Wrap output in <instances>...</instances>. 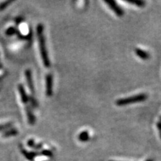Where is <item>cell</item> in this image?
Instances as JSON below:
<instances>
[{
    "label": "cell",
    "instance_id": "cell-8",
    "mask_svg": "<svg viewBox=\"0 0 161 161\" xmlns=\"http://www.w3.org/2000/svg\"><path fill=\"white\" fill-rule=\"evenodd\" d=\"M26 77L27 79L28 80V84H29V87L32 90H34V87H33V83H32V77H31V73L30 71H28L26 72Z\"/></svg>",
    "mask_w": 161,
    "mask_h": 161
},
{
    "label": "cell",
    "instance_id": "cell-4",
    "mask_svg": "<svg viewBox=\"0 0 161 161\" xmlns=\"http://www.w3.org/2000/svg\"><path fill=\"white\" fill-rule=\"evenodd\" d=\"M52 75L48 74L46 77V89H47V95L51 96L52 94Z\"/></svg>",
    "mask_w": 161,
    "mask_h": 161
},
{
    "label": "cell",
    "instance_id": "cell-5",
    "mask_svg": "<svg viewBox=\"0 0 161 161\" xmlns=\"http://www.w3.org/2000/svg\"><path fill=\"white\" fill-rule=\"evenodd\" d=\"M135 53L139 58H140L142 60H148L150 58L149 53L146 50L141 49V48H136L135 49Z\"/></svg>",
    "mask_w": 161,
    "mask_h": 161
},
{
    "label": "cell",
    "instance_id": "cell-7",
    "mask_svg": "<svg viewBox=\"0 0 161 161\" xmlns=\"http://www.w3.org/2000/svg\"><path fill=\"white\" fill-rule=\"evenodd\" d=\"M89 132L87 131H82V132L80 133L79 136V140L83 141V142L87 141L89 140Z\"/></svg>",
    "mask_w": 161,
    "mask_h": 161
},
{
    "label": "cell",
    "instance_id": "cell-1",
    "mask_svg": "<svg viewBox=\"0 0 161 161\" xmlns=\"http://www.w3.org/2000/svg\"><path fill=\"white\" fill-rule=\"evenodd\" d=\"M37 33L38 35L40 50V53H41L42 61L43 63H44V66L48 68V67L50 66V62L48 55L47 47H46V41L44 36V28H43V26L41 24H39L38 26Z\"/></svg>",
    "mask_w": 161,
    "mask_h": 161
},
{
    "label": "cell",
    "instance_id": "cell-2",
    "mask_svg": "<svg viewBox=\"0 0 161 161\" xmlns=\"http://www.w3.org/2000/svg\"><path fill=\"white\" fill-rule=\"evenodd\" d=\"M148 98V95L146 93H140L137 95L129 97L122 98L117 99L115 102V104L117 106H127V105H130L133 103H139V102L144 101L146 100Z\"/></svg>",
    "mask_w": 161,
    "mask_h": 161
},
{
    "label": "cell",
    "instance_id": "cell-3",
    "mask_svg": "<svg viewBox=\"0 0 161 161\" xmlns=\"http://www.w3.org/2000/svg\"><path fill=\"white\" fill-rule=\"evenodd\" d=\"M104 2L108 5V7L114 12L115 14L119 17L122 16L124 14V12L122 7L117 4L116 1H104Z\"/></svg>",
    "mask_w": 161,
    "mask_h": 161
},
{
    "label": "cell",
    "instance_id": "cell-6",
    "mask_svg": "<svg viewBox=\"0 0 161 161\" xmlns=\"http://www.w3.org/2000/svg\"><path fill=\"white\" fill-rule=\"evenodd\" d=\"M124 1L136 5V6L139 7H144L145 5H146V2L142 1V0H124Z\"/></svg>",
    "mask_w": 161,
    "mask_h": 161
}]
</instances>
